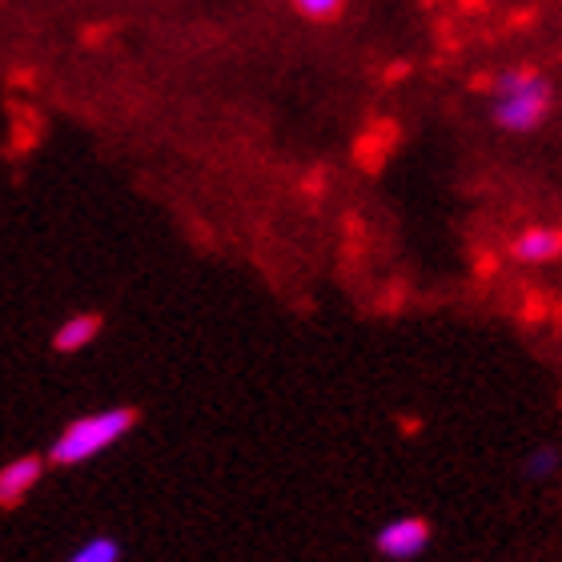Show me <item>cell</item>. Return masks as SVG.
<instances>
[{
  "label": "cell",
  "instance_id": "obj_1",
  "mask_svg": "<svg viewBox=\"0 0 562 562\" xmlns=\"http://www.w3.org/2000/svg\"><path fill=\"white\" fill-rule=\"evenodd\" d=\"M554 85L530 65H506L491 77V117L498 130L527 137L551 121Z\"/></svg>",
  "mask_w": 562,
  "mask_h": 562
},
{
  "label": "cell",
  "instance_id": "obj_2",
  "mask_svg": "<svg viewBox=\"0 0 562 562\" xmlns=\"http://www.w3.org/2000/svg\"><path fill=\"white\" fill-rule=\"evenodd\" d=\"M133 426H137V411H133V406L85 414V418L69 422V426L60 430L57 442L48 446V462H53V467H81L89 458L105 454L113 442H121Z\"/></svg>",
  "mask_w": 562,
  "mask_h": 562
},
{
  "label": "cell",
  "instance_id": "obj_3",
  "mask_svg": "<svg viewBox=\"0 0 562 562\" xmlns=\"http://www.w3.org/2000/svg\"><path fill=\"white\" fill-rule=\"evenodd\" d=\"M374 547L382 559H394V562L418 559V554L430 547V522H426V518H398V522H390V527L378 530Z\"/></svg>",
  "mask_w": 562,
  "mask_h": 562
},
{
  "label": "cell",
  "instance_id": "obj_4",
  "mask_svg": "<svg viewBox=\"0 0 562 562\" xmlns=\"http://www.w3.org/2000/svg\"><path fill=\"white\" fill-rule=\"evenodd\" d=\"M562 254V234L554 225H530L510 241V258L522 266H551Z\"/></svg>",
  "mask_w": 562,
  "mask_h": 562
},
{
  "label": "cell",
  "instance_id": "obj_5",
  "mask_svg": "<svg viewBox=\"0 0 562 562\" xmlns=\"http://www.w3.org/2000/svg\"><path fill=\"white\" fill-rule=\"evenodd\" d=\"M41 474H45V462L36 454H24V458H16V462H9V467L0 470V506L21 503L24 494L41 482Z\"/></svg>",
  "mask_w": 562,
  "mask_h": 562
},
{
  "label": "cell",
  "instance_id": "obj_6",
  "mask_svg": "<svg viewBox=\"0 0 562 562\" xmlns=\"http://www.w3.org/2000/svg\"><path fill=\"white\" fill-rule=\"evenodd\" d=\"M97 334H101V317H97V314H72L69 322L57 329L53 350H57V353H77V350H85V346H93Z\"/></svg>",
  "mask_w": 562,
  "mask_h": 562
},
{
  "label": "cell",
  "instance_id": "obj_7",
  "mask_svg": "<svg viewBox=\"0 0 562 562\" xmlns=\"http://www.w3.org/2000/svg\"><path fill=\"white\" fill-rule=\"evenodd\" d=\"M69 562H121V542L109 539V535H97V539L85 542Z\"/></svg>",
  "mask_w": 562,
  "mask_h": 562
},
{
  "label": "cell",
  "instance_id": "obj_8",
  "mask_svg": "<svg viewBox=\"0 0 562 562\" xmlns=\"http://www.w3.org/2000/svg\"><path fill=\"white\" fill-rule=\"evenodd\" d=\"M293 12L297 16H305V21H317V24H326V21H338L341 9H346V0H290Z\"/></svg>",
  "mask_w": 562,
  "mask_h": 562
},
{
  "label": "cell",
  "instance_id": "obj_9",
  "mask_svg": "<svg viewBox=\"0 0 562 562\" xmlns=\"http://www.w3.org/2000/svg\"><path fill=\"white\" fill-rule=\"evenodd\" d=\"M551 470H559V450H554V446H542L539 454H530V462H527L530 479H547Z\"/></svg>",
  "mask_w": 562,
  "mask_h": 562
}]
</instances>
